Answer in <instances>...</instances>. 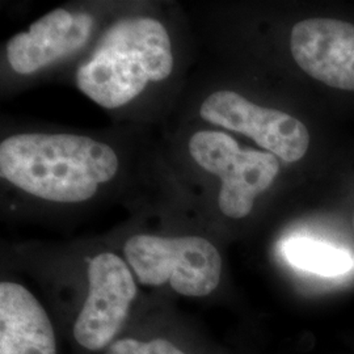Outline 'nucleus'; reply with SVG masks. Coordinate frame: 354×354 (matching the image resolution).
Here are the masks:
<instances>
[{
    "instance_id": "11",
    "label": "nucleus",
    "mask_w": 354,
    "mask_h": 354,
    "mask_svg": "<svg viewBox=\"0 0 354 354\" xmlns=\"http://www.w3.org/2000/svg\"><path fill=\"white\" fill-rule=\"evenodd\" d=\"M104 354H187L174 342L165 339H152L142 342L133 337H120L114 340Z\"/></svg>"
},
{
    "instance_id": "2",
    "label": "nucleus",
    "mask_w": 354,
    "mask_h": 354,
    "mask_svg": "<svg viewBox=\"0 0 354 354\" xmlns=\"http://www.w3.org/2000/svg\"><path fill=\"white\" fill-rule=\"evenodd\" d=\"M174 54L165 26L152 17H127L109 26L76 86L102 108L115 109L140 96L151 82L171 75Z\"/></svg>"
},
{
    "instance_id": "7",
    "label": "nucleus",
    "mask_w": 354,
    "mask_h": 354,
    "mask_svg": "<svg viewBox=\"0 0 354 354\" xmlns=\"http://www.w3.org/2000/svg\"><path fill=\"white\" fill-rule=\"evenodd\" d=\"M290 50L306 74L332 88L354 91V26L307 19L292 26Z\"/></svg>"
},
{
    "instance_id": "5",
    "label": "nucleus",
    "mask_w": 354,
    "mask_h": 354,
    "mask_svg": "<svg viewBox=\"0 0 354 354\" xmlns=\"http://www.w3.org/2000/svg\"><path fill=\"white\" fill-rule=\"evenodd\" d=\"M137 297L133 270L115 253L96 254L88 266V295L82 306L73 333L89 352L105 351L124 328Z\"/></svg>"
},
{
    "instance_id": "9",
    "label": "nucleus",
    "mask_w": 354,
    "mask_h": 354,
    "mask_svg": "<svg viewBox=\"0 0 354 354\" xmlns=\"http://www.w3.org/2000/svg\"><path fill=\"white\" fill-rule=\"evenodd\" d=\"M0 354H57L46 310L20 283H0Z\"/></svg>"
},
{
    "instance_id": "1",
    "label": "nucleus",
    "mask_w": 354,
    "mask_h": 354,
    "mask_svg": "<svg viewBox=\"0 0 354 354\" xmlns=\"http://www.w3.org/2000/svg\"><path fill=\"white\" fill-rule=\"evenodd\" d=\"M111 146L75 134L24 133L0 143V175L16 188L59 203H84L118 171Z\"/></svg>"
},
{
    "instance_id": "4",
    "label": "nucleus",
    "mask_w": 354,
    "mask_h": 354,
    "mask_svg": "<svg viewBox=\"0 0 354 354\" xmlns=\"http://www.w3.org/2000/svg\"><path fill=\"white\" fill-rule=\"evenodd\" d=\"M190 156L222 181L218 205L228 218L241 219L252 212L259 194L279 172V159L270 152L241 149L226 133L198 131L189 140Z\"/></svg>"
},
{
    "instance_id": "8",
    "label": "nucleus",
    "mask_w": 354,
    "mask_h": 354,
    "mask_svg": "<svg viewBox=\"0 0 354 354\" xmlns=\"http://www.w3.org/2000/svg\"><path fill=\"white\" fill-rule=\"evenodd\" d=\"M92 29L93 19L88 13L57 8L7 42L8 64L20 75L33 74L82 49Z\"/></svg>"
},
{
    "instance_id": "10",
    "label": "nucleus",
    "mask_w": 354,
    "mask_h": 354,
    "mask_svg": "<svg viewBox=\"0 0 354 354\" xmlns=\"http://www.w3.org/2000/svg\"><path fill=\"white\" fill-rule=\"evenodd\" d=\"M285 254L292 266L320 276H340L354 266L349 253L323 241L307 238H294L283 247Z\"/></svg>"
},
{
    "instance_id": "12",
    "label": "nucleus",
    "mask_w": 354,
    "mask_h": 354,
    "mask_svg": "<svg viewBox=\"0 0 354 354\" xmlns=\"http://www.w3.org/2000/svg\"><path fill=\"white\" fill-rule=\"evenodd\" d=\"M353 227H354V215H353Z\"/></svg>"
},
{
    "instance_id": "3",
    "label": "nucleus",
    "mask_w": 354,
    "mask_h": 354,
    "mask_svg": "<svg viewBox=\"0 0 354 354\" xmlns=\"http://www.w3.org/2000/svg\"><path fill=\"white\" fill-rule=\"evenodd\" d=\"M124 256L142 285H169L184 297H207L221 282L222 257L201 236L134 235L125 243Z\"/></svg>"
},
{
    "instance_id": "6",
    "label": "nucleus",
    "mask_w": 354,
    "mask_h": 354,
    "mask_svg": "<svg viewBox=\"0 0 354 354\" xmlns=\"http://www.w3.org/2000/svg\"><path fill=\"white\" fill-rule=\"evenodd\" d=\"M205 121L241 133L286 163L301 160L310 146V133L302 121L277 109L256 105L228 89L216 91L203 100Z\"/></svg>"
}]
</instances>
